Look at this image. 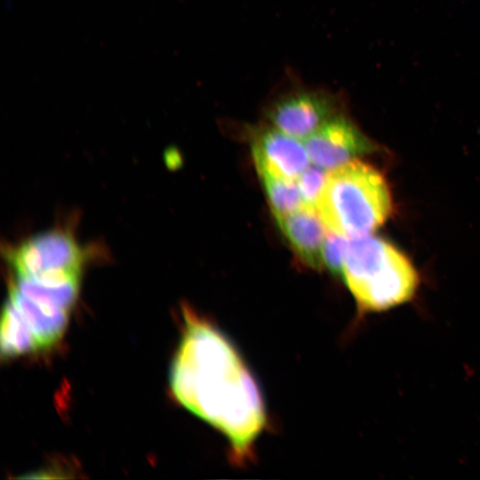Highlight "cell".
I'll use <instances>...</instances> for the list:
<instances>
[{
    "label": "cell",
    "instance_id": "5",
    "mask_svg": "<svg viewBox=\"0 0 480 480\" xmlns=\"http://www.w3.org/2000/svg\"><path fill=\"white\" fill-rule=\"evenodd\" d=\"M341 112L340 97L320 88L294 87L268 106L267 118L282 132L306 139Z\"/></svg>",
    "mask_w": 480,
    "mask_h": 480
},
{
    "label": "cell",
    "instance_id": "10",
    "mask_svg": "<svg viewBox=\"0 0 480 480\" xmlns=\"http://www.w3.org/2000/svg\"><path fill=\"white\" fill-rule=\"evenodd\" d=\"M0 347L2 357L7 359L40 350L29 325L9 299L2 313Z\"/></svg>",
    "mask_w": 480,
    "mask_h": 480
},
{
    "label": "cell",
    "instance_id": "13",
    "mask_svg": "<svg viewBox=\"0 0 480 480\" xmlns=\"http://www.w3.org/2000/svg\"><path fill=\"white\" fill-rule=\"evenodd\" d=\"M348 243L347 237L331 230L326 234L322 251L323 264L335 276H342Z\"/></svg>",
    "mask_w": 480,
    "mask_h": 480
},
{
    "label": "cell",
    "instance_id": "7",
    "mask_svg": "<svg viewBox=\"0 0 480 480\" xmlns=\"http://www.w3.org/2000/svg\"><path fill=\"white\" fill-rule=\"evenodd\" d=\"M252 151L256 168L289 180H297L309 165L304 143L273 125L256 132Z\"/></svg>",
    "mask_w": 480,
    "mask_h": 480
},
{
    "label": "cell",
    "instance_id": "8",
    "mask_svg": "<svg viewBox=\"0 0 480 480\" xmlns=\"http://www.w3.org/2000/svg\"><path fill=\"white\" fill-rule=\"evenodd\" d=\"M275 218L299 260L311 268L321 269L323 245L328 231L316 208L305 204L293 212Z\"/></svg>",
    "mask_w": 480,
    "mask_h": 480
},
{
    "label": "cell",
    "instance_id": "4",
    "mask_svg": "<svg viewBox=\"0 0 480 480\" xmlns=\"http://www.w3.org/2000/svg\"><path fill=\"white\" fill-rule=\"evenodd\" d=\"M85 252L63 230L39 233L8 252V261L18 277L68 273L81 275Z\"/></svg>",
    "mask_w": 480,
    "mask_h": 480
},
{
    "label": "cell",
    "instance_id": "9",
    "mask_svg": "<svg viewBox=\"0 0 480 480\" xmlns=\"http://www.w3.org/2000/svg\"><path fill=\"white\" fill-rule=\"evenodd\" d=\"M9 300L29 325L40 350L51 348L62 338L70 311L27 297L12 286L9 290Z\"/></svg>",
    "mask_w": 480,
    "mask_h": 480
},
{
    "label": "cell",
    "instance_id": "3",
    "mask_svg": "<svg viewBox=\"0 0 480 480\" xmlns=\"http://www.w3.org/2000/svg\"><path fill=\"white\" fill-rule=\"evenodd\" d=\"M316 208L327 228L347 238L371 234L392 210L384 176L372 165L350 160L329 170Z\"/></svg>",
    "mask_w": 480,
    "mask_h": 480
},
{
    "label": "cell",
    "instance_id": "12",
    "mask_svg": "<svg viewBox=\"0 0 480 480\" xmlns=\"http://www.w3.org/2000/svg\"><path fill=\"white\" fill-rule=\"evenodd\" d=\"M329 171L316 164L308 165L297 178V185L306 204L316 207Z\"/></svg>",
    "mask_w": 480,
    "mask_h": 480
},
{
    "label": "cell",
    "instance_id": "11",
    "mask_svg": "<svg viewBox=\"0 0 480 480\" xmlns=\"http://www.w3.org/2000/svg\"><path fill=\"white\" fill-rule=\"evenodd\" d=\"M256 169L274 217L289 214L306 204L294 180L276 177L261 168Z\"/></svg>",
    "mask_w": 480,
    "mask_h": 480
},
{
    "label": "cell",
    "instance_id": "1",
    "mask_svg": "<svg viewBox=\"0 0 480 480\" xmlns=\"http://www.w3.org/2000/svg\"><path fill=\"white\" fill-rule=\"evenodd\" d=\"M183 316L184 332L170 374L172 394L228 439L232 460L242 464L252 458L266 425L262 394L221 331L187 306Z\"/></svg>",
    "mask_w": 480,
    "mask_h": 480
},
{
    "label": "cell",
    "instance_id": "6",
    "mask_svg": "<svg viewBox=\"0 0 480 480\" xmlns=\"http://www.w3.org/2000/svg\"><path fill=\"white\" fill-rule=\"evenodd\" d=\"M313 164L332 170L374 149L372 142L342 112L304 139Z\"/></svg>",
    "mask_w": 480,
    "mask_h": 480
},
{
    "label": "cell",
    "instance_id": "2",
    "mask_svg": "<svg viewBox=\"0 0 480 480\" xmlns=\"http://www.w3.org/2000/svg\"><path fill=\"white\" fill-rule=\"evenodd\" d=\"M342 276L362 314L386 311L410 301L420 284L404 254L369 235L348 241Z\"/></svg>",
    "mask_w": 480,
    "mask_h": 480
}]
</instances>
